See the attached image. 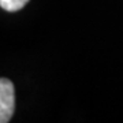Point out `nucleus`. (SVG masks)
I'll return each instance as SVG.
<instances>
[{"label":"nucleus","mask_w":123,"mask_h":123,"mask_svg":"<svg viewBox=\"0 0 123 123\" xmlns=\"http://www.w3.org/2000/svg\"><path fill=\"white\" fill-rule=\"evenodd\" d=\"M15 111V90L11 81L0 78V123L11 120Z\"/></svg>","instance_id":"1"},{"label":"nucleus","mask_w":123,"mask_h":123,"mask_svg":"<svg viewBox=\"0 0 123 123\" xmlns=\"http://www.w3.org/2000/svg\"><path fill=\"white\" fill-rule=\"evenodd\" d=\"M29 0H0V7L6 11H18L27 4Z\"/></svg>","instance_id":"2"}]
</instances>
